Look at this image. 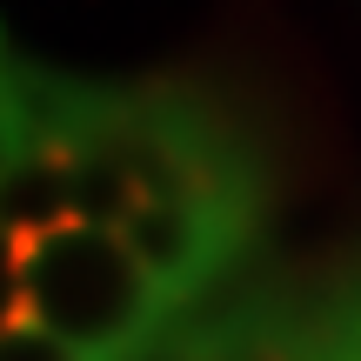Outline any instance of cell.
I'll list each match as a JSON object with an SVG mask.
<instances>
[{
  "instance_id": "obj_1",
  "label": "cell",
  "mask_w": 361,
  "mask_h": 361,
  "mask_svg": "<svg viewBox=\"0 0 361 361\" xmlns=\"http://www.w3.org/2000/svg\"><path fill=\"white\" fill-rule=\"evenodd\" d=\"M174 301L134 261L121 228L54 221L7 234V322H34L80 361H141L161 341Z\"/></svg>"
},
{
  "instance_id": "obj_2",
  "label": "cell",
  "mask_w": 361,
  "mask_h": 361,
  "mask_svg": "<svg viewBox=\"0 0 361 361\" xmlns=\"http://www.w3.org/2000/svg\"><path fill=\"white\" fill-rule=\"evenodd\" d=\"M121 241L134 247L154 288L174 301H194L247 241V207H221V201H174V194H154L141 201L128 221H121Z\"/></svg>"
},
{
  "instance_id": "obj_3",
  "label": "cell",
  "mask_w": 361,
  "mask_h": 361,
  "mask_svg": "<svg viewBox=\"0 0 361 361\" xmlns=\"http://www.w3.org/2000/svg\"><path fill=\"white\" fill-rule=\"evenodd\" d=\"M0 361H80L67 355L54 335H40L34 322H7V335H0Z\"/></svg>"
}]
</instances>
